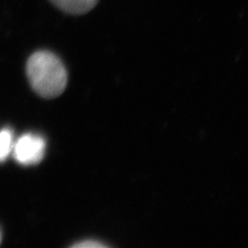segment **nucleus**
Here are the masks:
<instances>
[{
    "label": "nucleus",
    "instance_id": "3",
    "mask_svg": "<svg viewBox=\"0 0 248 248\" xmlns=\"http://www.w3.org/2000/svg\"><path fill=\"white\" fill-rule=\"evenodd\" d=\"M50 1L67 14L82 15L91 11L97 4L98 0H50Z\"/></svg>",
    "mask_w": 248,
    "mask_h": 248
},
{
    "label": "nucleus",
    "instance_id": "5",
    "mask_svg": "<svg viewBox=\"0 0 248 248\" xmlns=\"http://www.w3.org/2000/svg\"><path fill=\"white\" fill-rule=\"evenodd\" d=\"M74 247H78V248H102L105 247L104 244L99 243L97 241H94V240H87V241L85 242H80V243H77L74 245Z\"/></svg>",
    "mask_w": 248,
    "mask_h": 248
},
{
    "label": "nucleus",
    "instance_id": "4",
    "mask_svg": "<svg viewBox=\"0 0 248 248\" xmlns=\"http://www.w3.org/2000/svg\"><path fill=\"white\" fill-rule=\"evenodd\" d=\"M14 134L10 128L0 130V162L6 160L13 152Z\"/></svg>",
    "mask_w": 248,
    "mask_h": 248
},
{
    "label": "nucleus",
    "instance_id": "2",
    "mask_svg": "<svg viewBox=\"0 0 248 248\" xmlns=\"http://www.w3.org/2000/svg\"><path fill=\"white\" fill-rule=\"evenodd\" d=\"M45 152V139L38 135L26 134L15 141L12 154L20 165L33 166L43 160Z\"/></svg>",
    "mask_w": 248,
    "mask_h": 248
},
{
    "label": "nucleus",
    "instance_id": "1",
    "mask_svg": "<svg viewBox=\"0 0 248 248\" xmlns=\"http://www.w3.org/2000/svg\"><path fill=\"white\" fill-rule=\"evenodd\" d=\"M26 72L32 89L46 98L59 96L67 84V73L61 60L48 51L36 52L27 61Z\"/></svg>",
    "mask_w": 248,
    "mask_h": 248
},
{
    "label": "nucleus",
    "instance_id": "6",
    "mask_svg": "<svg viewBox=\"0 0 248 248\" xmlns=\"http://www.w3.org/2000/svg\"><path fill=\"white\" fill-rule=\"evenodd\" d=\"M0 243H1V232H0Z\"/></svg>",
    "mask_w": 248,
    "mask_h": 248
}]
</instances>
